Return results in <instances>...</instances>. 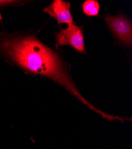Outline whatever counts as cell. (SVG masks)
I'll list each match as a JSON object with an SVG mask.
<instances>
[{
    "label": "cell",
    "mask_w": 132,
    "mask_h": 149,
    "mask_svg": "<svg viewBox=\"0 0 132 149\" xmlns=\"http://www.w3.org/2000/svg\"><path fill=\"white\" fill-rule=\"evenodd\" d=\"M0 59L16 66L25 74L42 77L62 86L86 106L108 121L127 120L107 113L92 104L83 97L73 80L71 65L62 53L44 44L35 30L0 32Z\"/></svg>",
    "instance_id": "obj_1"
},
{
    "label": "cell",
    "mask_w": 132,
    "mask_h": 149,
    "mask_svg": "<svg viewBox=\"0 0 132 149\" xmlns=\"http://www.w3.org/2000/svg\"><path fill=\"white\" fill-rule=\"evenodd\" d=\"M56 41L55 47L67 45L73 48L81 54H87L82 26H77L75 23L71 24L65 29L54 33Z\"/></svg>",
    "instance_id": "obj_2"
},
{
    "label": "cell",
    "mask_w": 132,
    "mask_h": 149,
    "mask_svg": "<svg viewBox=\"0 0 132 149\" xmlns=\"http://www.w3.org/2000/svg\"><path fill=\"white\" fill-rule=\"evenodd\" d=\"M70 3L63 0H53L52 3L43 8L44 13L54 18L58 26L66 23L68 25L75 23L70 13Z\"/></svg>",
    "instance_id": "obj_4"
},
{
    "label": "cell",
    "mask_w": 132,
    "mask_h": 149,
    "mask_svg": "<svg viewBox=\"0 0 132 149\" xmlns=\"http://www.w3.org/2000/svg\"><path fill=\"white\" fill-rule=\"evenodd\" d=\"M29 1H18V0H0V10L8 7H16L24 6Z\"/></svg>",
    "instance_id": "obj_6"
},
{
    "label": "cell",
    "mask_w": 132,
    "mask_h": 149,
    "mask_svg": "<svg viewBox=\"0 0 132 149\" xmlns=\"http://www.w3.org/2000/svg\"><path fill=\"white\" fill-rule=\"evenodd\" d=\"M104 20L114 36L121 44L127 47L132 45V24L131 21L125 16L107 15Z\"/></svg>",
    "instance_id": "obj_3"
},
{
    "label": "cell",
    "mask_w": 132,
    "mask_h": 149,
    "mask_svg": "<svg viewBox=\"0 0 132 149\" xmlns=\"http://www.w3.org/2000/svg\"><path fill=\"white\" fill-rule=\"evenodd\" d=\"M101 8L100 3L96 0H86L82 5L83 13L88 17L97 16Z\"/></svg>",
    "instance_id": "obj_5"
}]
</instances>
